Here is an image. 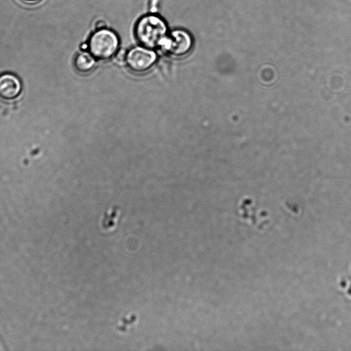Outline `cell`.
I'll return each mask as SVG.
<instances>
[{"label": "cell", "mask_w": 351, "mask_h": 351, "mask_svg": "<svg viewBox=\"0 0 351 351\" xmlns=\"http://www.w3.org/2000/svg\"><path fill=\"white\" fill-rule=\"evenodd\" d=\"M119 47L117 34L105 28L99 29L90 38L88 48L90 53L101 60L108 59L116 52Z\"/></svg>", "instance_id": "obj_2"}, {"label": "cell", "mask_w": 351, "mask_h": 351, "mask_svg": "<svg viewBox=\"0 0 351 351\" xmlns=\"http://www.w3.org/2000/svg\"><path fill=\"white\" fill-rule=\"evenodd\" d=\"M104 25H105V23L104 21H100L99 22L97 23L96 24V27L97 28H98L99 29H102V28H104Z\"/></svg>", "instance_id": "obj_7"}, {"label": "cell", "mask_w": 351, "mask_h": 351, "mask_svg": "<svg viewBox=\"0 0 351 351\" xmlns=\"http://www.w3.org/2000/svg\"><path fill=\"white\" fill-rule=\"evenodd\" d=\"M26 3H36L40 0H22Z\"/></svg>", "instance_id": "obj_8"}, {"label": "cell", "mask_w": 351, "mask_h": 351, "mask_svg": "<svg viewBox=\"0 0 351 351\" xmlns=\"http://www.w3.org/2000/svg\"><path fill=\"white\" fill-rule=\"evenodd\" d=\"M22 88V82L15 74L9 72L0 74V99H15L21 95Z\"/></svg>", "instance_id": "obj_5"}, {"label": "cell", "mask_w": 351, "mask_h": 351, "mask_svg": "<svg viewBox=\"0 0 351 351\" xmlns=\"http://www.w3.org/2000/svg\"><path fill=\"white\" fill-rule=\"evenodd\" d=\"M156 58V53L149 48L137 47L128 51L126 62L132 70L142 72L149 69Z\"/></svg>", "instance_id": "obj_4"}, {"label": "cell", "mask_w": 351, "mask_h": 351, "mask_svg": "<svg viewBox=\"0 0 351 351\" xmlns=\"http://www.w3.org/2000/svg\"><path fill=\"white\" fill-rule=\"evenodd\" d=\"M95 65L94 57L88 52H82L75 56L74 66L77 71L80 73H88L91 71Z\"/></svg>", "instance_id": "obj_6"}, {"label": "cell", "mask_w": 351, "mask_h": 351, "mask_svg": "<svg viewBox=\"0 0 351 351\" xmlns=\"http://www.w3.org/2000/svg\"><path fill=\"white\" fill-rule=\"evenodd\" d=\"M167 27L158 16H143L135 27V36L138 42L147 48L162 47L167 38Z\"/></svg>", "instance_id": "obj_1"}, {"label": "cell", "mask_w": 351, "mask_h": 351, "mask_svg": "<svg viewBox=\"0 0 351 351\" xmlns=\"http://www.w3.org/2000/svg\"><path fill=\"white\" fill-rule=\"evenodd\" d=\"M192 45V38L189 34L178 29L173 31L167 36L161 47L171 56H182L189 52Z\"/></svg>", "instance_id": "obj_3"}]
</instances>
